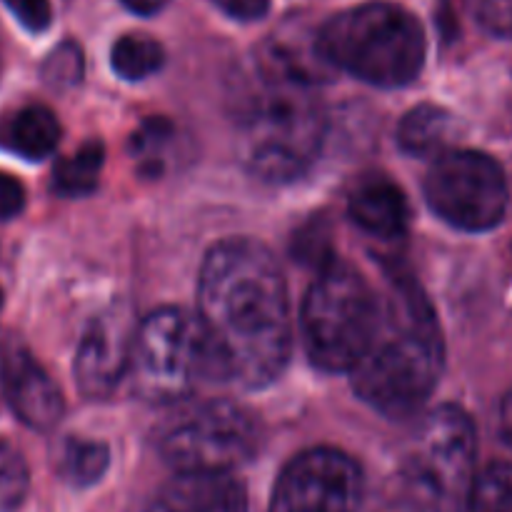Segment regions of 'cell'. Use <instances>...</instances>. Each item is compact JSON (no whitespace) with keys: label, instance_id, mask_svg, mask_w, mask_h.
Wrapping results in <instances>:
<instances>
[{"label":"cell","instance_id":"7c38bea8","mask_svg":"<svg viewBox=\"0 0 512 512\" xmlns=\"http://www.w3.org/2000/svg\"><path fill=\"white\" fill-rule=\"evenodd\" d=\"M0 383L10 410L33 430H50L63 418V395L18 338L0 345Z\"/></svg>","mask_w":512,"mask_h":512},{"label":"cell","instance_id":"f1b7e54d","mask_svg":"<svg viewBox=\"0 0 512 512\" xmlns=\"http://www.w3.org/2000/svg\"><path fill=\"white\" fill-rule=\"evenodd\" d=\"M213 3L235 20H258L270 10V0H213Z\"/></svg>","mask_w":512,"mask_h":512},{"label":"cell","instance_id":"44dd1931","mask_svg":"<svg viewBox=\"0 0 512 512\" xmlns=\"http://www.w3.org/2000/svg\"><path fill=\"white\" fill-rule=\"evenodd\" d=\"M163 45L148 35H123L113 45L110 63L123 80H143L163 68Z\"/></svg>","mask_w":512,"mask_h":512},{"label":"cell","instance_id":"e0dca14e","mask_svg":"<svg viewBox=\"0 0 512 512\" xmlns=\"http://www.w3.org/2000/svg\"><path fill=\"white\" fill-rule=\"evenodd\" d=\"M453 115L438 105H418L398 125V145L408 155L418 158H440L448 153L453 138Z\"/></svg>","mask_w":512,"mask_h":512},{"label":"cell","instance_id":"4dcf8cb0","mask_svg":"<svg viewBox=\"0 0 512 512\" xmlns=\"http://www.w3.org/2000/svg\"><path fill=\"white\" fill-rule=\"evenodd\" d=\"M500 438L512 448V390L500 403Z\"/></svg>","mask_w":512,"mask_h":512},{"label":"cell","instance_id":"8fae6325","mask_svg":"<svg viewBox=\"0 0 512 512\" xmlns=\"http://www.w3.org/2000/svg\"><path fill=\"white\" fill-rule=\"evenodd\" d=\"M138 328L125 303H113L95 315L80 338L75 355V383L88 400H105L130 373Z\"/></svg>","mask_w":512,"mask_h":512},{"label":"cell","instance_id":"ffe728a7","mask_svg":"<svg viewBox=\"0 0 512 512\" xmlns=\"http://www.w3.org/2000/svg\"><path fill=\"white\" fill-rule=\"evenodd\" d=\"M175 125L165 118H148L130 138V155L143 175H160L168 163V150L175 143Z\"/></svg>","mask_w":512,"mask_h":512},{"label":"cell","instance_id":"5b68a950","mask_svg":"<svg viewBox=\"0 0 512 512\" xmlns=\"http://www.w3.org/2000/svg\"><path fill=\"white\" fill-rule=\"evenodd\" d=\"M478 438L470 415L440 405L415 430L398 470L405 512H468L473 498Z\"/></svg>","mask_w":512,"mask_h":512},{"label":"cell","instance_id":"277c9868","mask_svg":"<svg viewBox=\"0 0 512 512\" xmlns=\"http://www.w3.org/2000/svg\"><path fill=\"white\" fill-rule=\"evenodd\" d=\"M318 33L335 70L378 88H403L423 70V28L413 13L393 3L350 8L330 18Z\"/></svg>","mask_w":512,"mask_h":512},{"label":"cell","instance_id":"30bf717a","mask_svg":"<svg viewBox=\"0 0 512 512\" xmlns=\"http://www.w3.org/2000/svg\"><path fill=\"white\" fill-rule=\"evenodd\" d=\"M363 498L358 463L335 448L295 455L275 483L270 512H355Z\"/></svg>","mask_w":512,"mask_h":512},{"label":"cell","instance_id":"1f68e13d","mask_svg":"<svg viewBox=\"0 0 512 512\" xmlns=\"http://www.w3.org/2000/svg\"><path fill=\"white\" fill-rule=\"evenodd\" d=\"M0 305H3V293H0Z\"/></svg>","mask_w":512,"mask_h":512},{"label":"cell","instance_id":"2e32d148","mask_svg":"<svg viewBox=\"0 0 512 512\" xmlns=\"http://www.w3.org/2000/svg\"><path fill=\"white\" fill-rule=\"evenodd\" d=\"M60 140V123L45 105H25L0 120V148L25 160H43Z\"/></svg>","mask_w":512,"mask_h":512},{"label":"cell","instance_id":"9c48e42d","mask_svg":"<svg viewBox=\"0 0 512 512\" xmlns=\"http://www.w3.org/2000/svg\"><path fill=\"white\" fill-rule=\"evenodd\" d=\"M425 200L438 218L468 233H483L503 220L508 180L490 155L448 150L425 175Z\"/></svg>","mask_w":512,"mask_h":512},{"label":"cell","instance_id":"ba28073f","mask_svg":"<svg viewBox=\"0 0 512 512\" xmlns=\"http://www.w3.org/2000/svg\"><path fill=\"white\" fill-rule=\"evenodd\" d=\"M260 423L230 400H185L155 430V445L178 473H233L260 448Z\"/></svg>","mask_w":512,"mask_h":512},{"label":"cell","instance_id":"83f0119b","mask_svg":"<svg viewBox=\"0 0 512 512\" xmlns=\"http://www.w3.org/2000/svg\"><path fill=\"white\" fill-rule=\"evenodd\" d=\"M25 208V188L18 178L0 170V220H13Z\"/></svg>","mask_w":512,"mask_h":512},{"label":"cell","instance_id":"603a6c76","mask_svg":"<svg viewBox=\"0 0 512 512\" xmlns=\"http://www.w3.org/2000/svg\"><path fill=\"white\" fill-rule=\"evenodd\" d=\"M468 512H512V470L493 465L478 475Z\"/></svg>","mask_w":512,"mask_h":512},{"label":"cell","instance_id":"8992f818","mask_svg":"<svg viewBox=\"0 0 512 512\" xmlns=\"http://www.w3.org/2000/svg\"><path fill=\"white\" fill-rule=\"evenodd\" d=\"M380 318L383 305L368 280L335 260L303 300L300 328L310 360L325 373H353L378 338Z\"/></svg>","mask_w":512,"mask_h":512},{"label":"cell","instance_id":"4316f807","mask_svg":"<svg viewBox=\"0 0 512 512\" xmlns=\"http://www.w3.org/2000/svg\"><path fill=\"white\" fill-rule=\"evenodd\" d=\"M3 3L15 15V20L30 33H43L50 20H53L50 0H3Z\"/></svg>","mask_w":512,"mask_h":512},{"label":"cell","instance_id":"d6986e66","mask_svg":"<svg viewBox=\"0 0 512 512\" xmlns=\"http://www.w3.org/2000/svg\"><path fill=\"white\" fill-rule=\"evenodd\" d=\"M108 463V448L95 440L68 438L55 453V470L65 483L75 485V488H88V485L98 483L108 470Z\"/></svg>","mask_w":512,"mask_h":512},{"label":"cell","instance_id":"3957f363","mask_svg":"<svg viewBox=\"0 0 512 512\" xmlns=\"http://www.w3.org/2000/svg\"><path fill=\"white\" fill-rule=\"evenodd\" d=\"M325 130L328 120L313 90L263 83L240 110V160L265 183H290L315 163Z\"/></svg>","mask_w":512,"mask_h":512},{"label":"cell","instance_id":"484cf974","mask_svg":"<svg viewBox=\"0 0 512 512\" xmlns=\"http://www.w3.org/2000/svg\"><path fill=\"white\" fill-rule=\"evenodd\" d=\"M470 13L485 33L498 38L512 35V0H470Z\"/></svg>","mask_w":512,"mask_h":512},{"label":"cell","instance_id":"7a4b0ae2","mask_svg":"<svg viewBox=\"0 0 512 512\" xmlns=\"http://www.w3.org/2000/svg\"><path fill=\"white\" fill-rule=\"evenodd\" d=\"M440 370L443 338L433 308L413 278L393 273L378 338L353 370L355 393L385 418H410L428 403Z\"/></svg>","mask_w":512,"mask_h":512},{"label":"cell","instance_id":"d4e9b609","mask_svg":"<svg viewBox=\"0 0 512 512\" xmlns=\"http://www.w3.org/2000/svg\"><path fill=\"white\" fill-rule=\"evenodd\" d=\"M43 80L55 90L73 88L83 78V53L75 43H60L48 58L43 60Z\"/></svg>","mask_w":512,"mask_h":512},{"label":"cell","instance_id":"52a82bcc","mask_svg":"<svg viewBox=\"0 0 512 512\" xmlns=\"http://www.w3.org/2000/svg\"><path fill=\"white\" fill-rule=\"evenodd\" d=\"M130 378L140 398L180 405L208 380H220L200 318L183 308H160L138 325Z\"/></svg>","mask_w":512,"mask_h":512},{"label":"cell","instance_id":"6da1fadb","mask_svg":"<svg viewBox=\"0 0 512 512\" xmlns=\"http://www.w3.org/2000/svg\"><path fill=\"white\" fill-rule=\"evenodd\" d=\"M198 303L220 380L258 390L283 373L293 345L288 288L263 243L215 245L200 270Z\"/></svg>","mask_w":512,"mask_h":512},{"label":"cell","instance_id":"5bb4252c","mask_svg":"<svg viewBox=\"0 0 512 512\" xmlns=\"http://www.w3.org/2000/svg\"><path fill=\"white\" fill-rule=\"evenodd\" d=\"M155 512H248V493L233 473H178L160 488Z\"/></svg>","mask_w":512,"mask_h":512},{"label":"cell","instance_id":"cb8c5ba5","mask_svg":"<svg viewBox=\"0 0 512 512\" xmlns=\"http://www.w3.org/2000/svg\"><path fill=\"white\" fill-rule=\"evenodd\" d=\"M28 468L15 448L0 440V510H15L28 493Z\"/></svg>","mask_w":512,"mask_h":512},{"label":"cell","instance_id":"ac0fdd59","mask_svg":"<svg viewBox=\"0 0 512 512\" xmlns=\"http://www.w3.org/2000/svg\"><path fill=\"white\" fill-rule=\"evenodd\" d=\"M105 148L100 140H88L73 155L60 160L53 170V190L65 198H85L98 188Z\"/></svg>","mask_w":512,"mask_h":512},{"label":"cell","instance_id":"7402d4cb","mask_svg":"<svg viewBox=\"0 0 512 512\" xmlns=\"http://www.w3.org/2000/svg\"><path fill=\"white\" fill-rule=\"evenodd\" d=\"M293 258L300 260L303 265L308 268H315L323 273L325 268L335 263V255H333V230H330L328 220L323 218H315L310 223H305L303 228L295 233L293 245Z\"/></svg>","mask_w":512,"mask_h":512},{"label":"cell","instance_id":"f546056e","mask_svg":"<svg viewBox=\"0 0 512 512\" xmlns=\"http://www.w3.org/2000/svg\"><path fill=\"white\" fill-rule=\"evenodd\" d=\"M120 3H123L130 13L148 18V15L160 13V10L168 5V0H120Z\"/></svg>","mask_w":512,"mask_h":512},{"label":"cell","instance_id":"9a60e30c","mask_svg":"<svg viewBox=\"0 0 512 512\" xmlns=\"http://www.w3.org/2000/svg\"><path fill=\"white\" fill-rule=\"evenodd\" d=\"M348 213L358 228L385 240L400 238L410 223V205L403 190L380 175L355 185L348 200Z\"/></svg>","mask_w":512,"mask_h":512},{"label":"cell","instance_id":"4fadbf2b","mask_svg":"<svg viewBox=\"0 0 512 512\" xmlns=\"http://www.w3.org/2000/svg\"><path fill=\"white\" fill-rule=\"evenodd\" d=\"M258 73L263 83L315 90L333 80L335 65L323 53L320 33H310L305 25L295 23L285 25L260 45Z\"/></svg>","mask_w":512,"mask_h":512}]
</instances>
